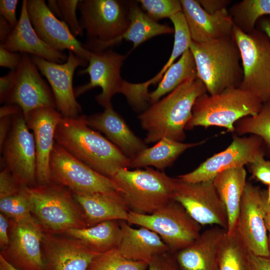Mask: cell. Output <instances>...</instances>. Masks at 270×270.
<instances>
[{
    "label": "cell",
    "mask_w": 270,
    "mask_h": 270,
    "mask_svg": "<svg viewBox=\"0 0 270 270\" xmlns=\"http://www.w3.org/2000/svg\"><path fill=\"white\" fill-rule=\"evenodd\" d=\"M54 140L74 157L110 178L118 170L129 168L130 160L110 141L90 127L86 116L62 117Z\"/></svg>",
    "instance_id": "obj_1"
},
{
    "label": "cell",
    "mask_w": 270,
    "mask_h": 270,
    "mask_svg": "<svg viewBox=\"0 0 270 270\" xmlns=\"http://www.w3.org/2000/svg\"><path fill=\"white\" fill-rule=\"evenodd\" d=\"M206 92L204 84L197 77L184 82L142 112L138 119L146 131L144 142H156L164 138L182 142L194 102Z\"/></svg>",
    "instance_id": "obj_2"
},
{
    "label": "cell",
    "mask_w": 270,
    "mask_h": 270,
    "mask_svg": "<svg viewBox=\"0 0 270 270\" xmlns=\"http://www.w3.org/2000/svg\"><path fill=\"white\" fill-rule=\"evenodd\" d=\"M73 195L84 211L88 227L104 221L128 220L130 210L117 191Z\"/></svg>",
    "instance_id": "obj_27"
},
{
    "label": "cell",
    "mask_w": 270,
    "mask_h": 270,
    "mask_svg": "<svg viewBox=\"0 0 270 270\" xmlns=\"http://www.w3.org/2000/svg\"><path fill=\"white\" fill-rule=\"evenodd\" d=\"M79 0H48V6L52 12L64 22L74 36H81L83 30L76 16Z\"/></svg>",
    "instance_id": "obj_38"
},
{
    "label": "cell",
    "mask_w": 270,
    "mask_h": 270,
    "mask_svg": "<svg viewBox=\"0 0 270 270\" xmlns=\"http://www.w3.org/2000/svg\"><path fill=\"white\" fill-rule=\"evenodd\" d=\"M248 165L254 178L264 184H270V160H266L263 158Z\"/></svg>",
    "instance_id": "obj_43"
},
{
    "label": "cell",
    "mask_w": 270,
    "mask_h": 270,
    "mask_svg": "<svg viewBox=\"0 0 270 270\" xmlns=\"http://www.w3.org/2000/svg\"><path fill=\"white\" fill-rule=\"evenodd\" d=\"M0 150L4 166L21 184L29 188L38 185L34 140L22 111L13 116L12 128Z\"/></svg>",
    "instance_id": "obj_12"
},
{
    "label": "cell",
    "mask_w": 270,
    "mask_h": 270,
    "mask_svg": "<svg viewBox=\"0 0 270 270\" xmlns=\"http://www.w3.org/2000/svg\"><path fill=\"white\" fill-rule=\"evenodd\" d=\"M190 50L195 61L197 76L208 94L239 87L243 70L240 52L233 34L206 42L192 40Z\"/></svg>",
    "instance_id": "obj_3"
},
{
    "label": "cell",
    "mask_w": 270,
    "mask_h": 270,
    "mask_svg": "<svg viewBox=\"0 0 270 270\" xmlns=\"http://www.w3.org/2000/svg\"><path fill=\"white\" fill-rule=\"evenodd\" d=\"M267 192L247 182L242 195L236 230L250 252L270 257L264 218Z\"/></svg>",
    "instance_id": "obj_16"
},
{
    "label": "cell",
    "mask_w": 270,
    "mask_h": 270,
    "mask_svg": "<svg viewBox=\"0 0 270 270\" xmlns=\"http://www.w3.org/2000/svg\"><path fill=\"white\" fill-rule=\"evenodd\" d=\"M228 12L234 26L248 32L256 28L260 17L270 14V0H242L233 4Z\"/></svg>",
    "instance_id": "obj_34"
},
{
    "label": "cell",
    "mask_w": 270,
    "mask_h": 270,
    "mask_svg": "<svg viewBox=\"0 0 270 270\" xmlns=\"http://www.w3.org/2000/svg\"><path fill=\"white\" fill-rule=\"evenodd\" d=\"M126 57V55L110 49L91 52L87 66L78 72L81 75L88 74L90 82L74 88L76 97L93 88L100 87L102 92L96 96V102L104 108L112 105V97L121 92L125 81L121 77L120 69Z\"/></svg>",
    "instance_id": "obj_15"
},
{
    "label": "cell",
    "mask_w": 270,
    "mask_h": 270,
    "mask_svg": "<svg viewBox=\"0 0 270 270\" xmlns=\"http://www.w3.org/2000/svg\"><path fill=\"white\" fill-rule=\"evenodd\" d=\"M202 140L196 142L184 143L168 138H162L155 145L146 148L130 160L129 168H140L154 166L160 171L170 166L186 150L200 145Z\"/></svg>",
    "instance_id": "obj_29"
},
{
    "label": "cell",
    "mask_w": 270,
    "mask_h": 270,
    "mask_svg": "<svg viewBox=\"0 0 270 270\" xmlns=\"http://www.w3.org/2000/svg\"><path fill=\"white\" fill-rule=\"evenodd\" d=\"M14 70H10L6 74L0 78V101L6 102L14 84Z\"/></svg>",
    "instance_id": "obj_46"
},
{
    "label": "cell",
    "mask_w": 270,
    "mask_h": 270,
    "mask_svg": "<svg viewBox=\"0 0 270 270\" xmlns=\"http://www.w3.org/2000/svg\"><path fill=\"white\" fill-rule=\"evenodd\" d=\"M12 28L2 16L0 18V42L2 44L11 33Z\"/></svg>",
    "instance_id": "obj_51"
},
{
    "label": "cell",
    "mask_w": 270,
    "mask_h": 270,
    "mask_svg": "<svg viewBox=\"0 0 270 270\" xmlns=\"http://www.w3.org/2000/svg\"><path fill=\"white\" fill-rule=\"evenodd\" d=\"M29 187L18 193L0 199V211L8 219L18 220L32 214V204Z\"/></svg>",
    "instance_id": "obj_37"
},
{
    "label": "cell",
    "mask_w": 270,
    "mask_h": 270,
    "mask_svg": "<svg viewBox=\"0 0 270 270\" xmlns=\"http://www.w3.org/2000/svg\"><path fill=\"white\" fill-rule=\"evenodd\" d=\"M263 144L262 138L255 135H234L225 150L207 158L192 172L177 178L190 182L213 180L224 170L244 167L264 158Z\"/></svg>",
    "instance_id": "obj_11"
},
{
    "label": "cell",
    "mask_w": 270,
    "mask_h": 270,
    "mask_svg": "<svg viewBox=\"0 0 270 270\" xmlns=\"http://www.w3.org/2000/svg\"><path fill=\"white\" fill-rule=\"evenodd\" d=\"M262 105L256 96L239 87L214 94L206 92L196 100L186 130L196 126H218L232 132L238 120L257 114Z\"/></svg>",
    "instance_id": "obj_5"
},
{
    "label": "cell",
    "mask_w": 270,
    "mask_h": 270,
    "mask_svg": "<svg viewBox=\"0 0 270 270\" xmlns=\"http://www.w3.org/2000/svg\"><path fill=\"white\" fill-rule=\"evenodd\" d=\"M120 222L122 238L118 249L124 257L148 264L155 256L170 251L160 237L152 230L142 226L134 228L124 220Z\"/></svg>",
    "instance_id": "obj_26"
},
{
    "label": "cell",
    "mask_w": 270,
    "mask_h": 270,
    "mask_svg": "<svg viewBox=\"0 0 270 270\" xmlns=\"http://www.w3.org/2000/svg\"><path fill=\"white\" fill-rule=\"evenodd\" d=\"M130 2L118 0H80L79 22L86 32L84 47L99 52L118 44L130 25Z\"/></svg>",
    "instance_id": "obj_6"
},
{
    "label": "cell",
    "mask_w": 270,
    "mask_h": 270,
    "mask_svg": "<svg viewBox=\"0 0 270 270\" xmlns=\"http://www.w3.org/2000/svg\"><path fill=\"white\" fill-rule=\"evenodd\" d=\"M244 167L229 169L218 174L212 180L227 212V234L236 232L244 192L246 184Z\"/></svg>",
    "instance_id": "obj_28"
},
{
    "label": "cell",
    "mask_w": 270,
    "mask_h": 270,
    "mask_svg": "<svg viewBox=\"0 0 270 270\" xmlns=\"http://www.w3.org/2000/svg\"><path fill=\"white\" fill-rule=\"evenodd\" d=\"M233 36L240 52L243 78L239 88L263 104L270 100V40L260 30L246 32L234 26Z\"/></svg>",
    "instance_id": "obj_8"
},
{
    "label": "cell",
    "mask_w": 270,
    "mask_h": 270,
    "mask_svg": "<svg viewBox=\"0 0 270 270\" xmlns=\"http://www.w3.org/2000/svg\"><path fill=\"white\" fill-rule=\"evenodd\" d=\"M250 270H270V257L250 253Z\"/></svg>",
    "instance_id": "obj_48"
},
{
    "label": "cell",
    "mask_w": 270,
    "mask_h": 270,
    "mask_svg": "<svg viewBox=\"0 0 270 270\" xmlns=\"http://www.w3.org/2000/svg\"><path fill=\"white\" fill-rule=\"evenodd\" d=\"M8 218L2 213H0V248L4 249L9 242Z\"/></svg>",
    "instance_id": "obj_49"
},
{
    "label": "cell",
    "mask_w": 270,
    "mask_h": 270,
    "mask_svg": "<svg viewBox=\"0 0 270 270\" xmlns=\"http://www.w3.org/2000/svg\"><path fill=\"white\" fill-rule=\"evenodd\" d=\"M190 40L186 36L182 34L174 35L171 54L164 67L156 76L151 79L145 82L135 84L136 89L142 95L148 96L149 86L160 81L168 70L174 63L176 60L180 56H181L187 50L190 48Z\"/></svg>",
    "instance_id": "obj_39"
},
{
    "label": "cell",
    "mask_w": 270,
    "mask_h": 270,
    "mask_svg": "<svg viewBox=\"0 0 270 270\" xmlns=\"http://www.w3.org/2000/svg\"><path fill=\"white\" fill-rule=\"evenodd\" d=\"M18 0H0V14L14 28L18 24V20L16 16V10Z\"/></svg>",
    "instance_id": "obj_44"
},
{
    "label": "cell",
    "mask_w": 270,
    "mask_h": 270,
    "mask_svg": "<svg viewBox=\"0 0 270 270\" xmlns=\"http://www.w3.org/2000/svg\"><path fill=\"white\" fill-rule=\"evenodd\" d=\"M130 25L118 40L130 41L136 48L146 40L157 36L174 33V28L160 24L144 12L136 2L130 1L129 10Z\"/></svg>",
    "instance_id": "obj_31"
},
{
    "label": "cell",
    "mask_w": 270,
    "mask_h": 270,
    "mask_svg": "<svg viewBox=\"0 0 270 270\" xmlns=\"http://www.w3.org/2000/svg\"><path fill=\"white\" fill-rule=\"evenodd\" d=\"M148 264L128 259L118 248L96 256L87 270H146Z\"/></svg>",
    "instance_id": "obj_36"
},
{
    "label": "cell",
    "mask_w": 270,
    "mask_h": 270,
    "mask_svg": "<svg viewBox=\"0 0 270 270\" xmlns=\"http://www.w3.org/2000/svg\"><path fill=\"white\" fill-rule=\"evenodd\" d=\"M266 232H268V249L270 252V214H266L264 218Z\"/></svg>",
    "instance_id": "obj_55"
},
{
    "label": "cell",
    "mask_w": 270,
    "mask_h": 270,
    "mask_svg": "<svg viewBox=\"0 0 270 270\" xmlns=\"http://www.w3.org/2000/svg\"><path fill=\"white\" fill-rule=\"evenodd\" d=\"M8 220L9 242L0 255L18 270H46L40 226L32 214L18 220Z\"/></svg>",
    "instance_id": "obj_14"
},
{
    "label": "cell",
    "mask_w": 270,
    "mask_h": 270,
    "mask_svg": "<svg viewBox=\"0 0 270 270\" xmlns=\"http://www.w3.org/2000/svg\"><path fill=\"white\" fill-rule=\"evenodd\" d=\"M250 252L236 230L226 234L218 258V270H250Z\"/></svg>",
    "instance_id": "obj_33"
},
{
    "label": "cell",
    "mask_w": 270,
    "mask_h": 270,
    "mask_svg": "<svg viewBox=\"0 0 270 270\" xmlns=\"http://www.w3.org/2000/svg\"><path fill=\"white\" fill-rule=\"evenodd\" d=\"M192 41L206 42L232 36L234 23L228 10L206 12L197 0H180Z\"/></svg>",
    "instance_id": "obj_22"
},
{
    "label": "cell",
    "mask_w": 270,
    "mask_h": 270,
    "mask_svg": "<svg viewBox=\"0 0 270 270\" xmlns=\"http://www.w3.org/2000/svg\"><path fill=\"white\" fill-rule=\"evenodd\" d=\"M51 180L73 194L117 191L114 182L80 161L55 142L50 162Z\"/></svg>",
    "instance_id": "obj_10"
},
{
    "label": "cell",
    "mask_w": 270,
    "mask_h": 270,
    "mask_svg": "<svg viewBox=\"0 0 270 270\" xmlns=\"http://www.w3.org/2000/svg\"><path fill=\"white\" fill-rule=\"evenodd\" d=\"M0 270H18L0 255Z\"/></svg>",
    "instance_id": "obj_54"
},
{
    "label": "cell",
    "mask_w": 270,
    "mask_h": 270,
    "mask_svg": "<svg viewBox=\"0 0 270 270\" xmlns=\"http://www.w3.org/2000/svg\"><path fill=\"white\" fill-rule=\"evenodd\" d=\"M146 14L153 20L170 18L182 12V4L178 0H140L138 1Z\"/></svg>",
    "instance_id": "obj_40"
},
{
    "label": "cell",
    "mask_w": 270,
    "mask_h": 270,
    "mask_svg": "<svg viewBox=\"0 0 270 270\" xmlns=\"http://www.w3.org/2000/svg\"><path fill=\"white\" fill-rule=\"evenodd\" d=\"M197 77L195 61L189 48L168 70L156 88L149 93V103H156L184 82Z\"/></svg>",
    "instance_id": "obj_32"
},
{
    "label": "cell",
    "mask_w": 270,
    "mask_h": 270,
    "mask_svg": "<svg viewBox=\"0 0 270 270\" xmlns=\"http://www.w3.org/2000/svg\"><path fill=\"white\" fill-rule=\"evenodd\" d=\"M22 60V54L10 52L0 46V66L15 70Z\"/></svg>",
    "instance_id": "obj_45"
},
{
    "label": "cell",
    "mask_w": 270,
    "mask_h": 270,
    "mask_svg": "<svg viewBox=\"0 0 270 270\" xmlns=\"http://www.w3.org/2000/svg\"><path fill=\"white\" fill-rule=\"evenodd\" d=\"M13 116L0 118V146L1 147L9 134L12 126Z\"/></svg>",
    "instance_id": "obj_50"
},
{
    "label": "cell",
    "mask_w": 270,
    "mask_h": 270,
    "mask_svg": "<svg viewBox=\"0 0 270 270\" xmlns=\"http://www.w3.org/2000/svg\"><path fill=\"white\" fill-rule=\"evenodd\" d=\"M202 7L208 12L212 14L227 9L232 2L228 0H197Z\"/></svg>",
    "instance_id": "obj_47"
},
{
    "label": "cell",
    "mask_w": 270,
    "mask_h": 270,
    "mask_svg": "<svg viewBox=\"0 0 270 270\" xmlns=\"http://www.w3.org/2000/svg\"><path fill=\"white\" fill-rule=\"evenodd\" d=\"M31 57L48 82L58 111L63 117L79 116L82 110L74 95L73 78L76 68L87 66L88 62L71 51H68V59L62 64L51 62L36 56Z\"/></svg>",
    "instance_id": "obj_18"
},
{
    "label": "cell",
    "mask_w": 270,
    "mask_h": 270,
    "mask_svg": "<svg viewBox=\"0 0 270 270\" xmlns=\"http://www.w3.org/2000/svg\"><path fill=\"white\" fill-rule=\"evenodd\" d=\"M86 120L90 127L104 133L130 160L148 148L146 143L132 132L112 105L102 112L86 116Z\"/></svg>",
    "instance_id": "obj_25"
},
{
    "label": "cell",
    "mask_w": 270,
    "mask_h": 270,
    "mask_svg": "<svg viewBox=\"0 0 270 270\" xmlns=\"http://www.w3.org/2000/svg\"><path fill=\"white\" fill-rule=\"evenodd\" d=\"M174 200L201 226L215 224L227 230L226 208L212 180L190 182L177 178Z\"/></svg>",
    "instance_id": "obj_13"
},
{
    "label": "cell",
    "mask_w": 270,
    "mask_h": 270,
    "mask_svg": "<svg viewBox=\"0 0 270 270\" xmlns=\"http://www.w3.org/2000/svg\"><path fill=\"white\" fill-rule=\"evenodd\" d=\"M146 270H181L174 254L166 252L155 256L148 264Z\"/></svg>",
    "instance_id": "obj_42"
},
{
    "label": "cell",
    "mask_w": 270,
    "mask_h": 270,
    "mask_svg": "<svg viewBox=\"0 0 270 270\" xmlns=\"http://www.w3.org/2000/svg\"><path fill=\"white\" fill-rule=\"evenodd\" d=\"M30 20L38 36L57 50H67L88 62L90 52L86 50L70 30L58 18L44 0H26Z\"/></svg>",
    "instance_id": "obj_19"
},
{
    "label": "cell",
    "mask_w": 270,
    "mask_h": 270,
    "mask_svg": "<svg viewBox=\"0 0 270 270\" xmlns=\"http://www.w3.org/2000/svg\"><path fill=\"white\" fill-rule=\"evenodd\" d=\"M27 186L21 184L6 166L0 172V199L16 194Z\"/></svg>",
    "instance_id": "obj_41"
},
{
    "label": "cell",
    "mask_w": 270,
    "mask_h": 270,
    "mask_svg": "<svg viewBox=\"0 0 270 270\" xmlns=\"http://www.w3.org/2000/svg\"><path fill=\"white\" fill-rule=\"evenodd\" d=\"M110 179L130 211L152 214L174 200L176 178L150 167L118 170Z\"/></svg>",
    "instance_id": "obj_4"
},
{
    "label": "cell",
    "mask_w": 270,
    "mask_h": 270,
    "mask_svg": "<svg viewBox=\"0 0 270 270\" xmlns=\"http://www.w3.org/2000/svg\"><path fill=\"white\" fill-rule=\"evenodd\" d=\"M42 251L46 270H87L99 254L76 238L44 232Z\"/></svg>",
    "instance_id": "obj_20"
},
{
    "label": "cell",
    "mask_w": 270,
    "mask_h": 270,
    "mask_svg": "<svg viewBox=\"0 0 270 270\" xmlns=\"http://www.w3.org/2000/svg\"><path fill=\"white\" fill-rule=\"evenodd\" d=\"M0 117L6 116H14L22 111L20 108L17 105L8 104L2 106L0 110Z\"/></svg>",
    "instance_id": "obj_52"
},
{
    "label": "cell",
    "mask_w": 270,
    "mask_h": 270,
    "mask_svg": "<svg viewBox=\"0 0 270 270\" xmlns=\"http://www.w3.org/2000/svg\"><path fill=\"white\" fill-rule=\"evenodd\" d=\"M0 46L12 52L31 54L58 64L66 62L68 58V54L51 47L38 36L30 20L26 0L22 2L18 24Z\"/></svg>",
    "instance_id": "obj_23"
},
{
    "label": "cell",
    "mask_w": 270,
    "mask_h": 270,
    "mask_svg": "<svg viewBox=\"0 0 270 270\" xmlns=\"http://www.w3.org/2000/svg\"><path fill=\"white\" fill-rule=\"evenodd\" d=\"M226 230L215 226L202 232L190 245L174 253L181 270H218V258Z\"/></svg>",
    "instance_id": "obj_24"
},
{
    "label": "cell",
    "mask_w": 270,
    "mask_h": 270,
    "mask_svg": "<svg viewBox=\"0 0 270 270\" xmlns=\"http://www.w3.org/2000/svg\"><path fill=\"white\" fill-rule=\"evenodd\" d=\"M234 128L238 136L250 134L259 136L270 152V100L263 104L257 114L238 120Z\"/></svg>",
    "instance_id": "obj_35"
},
{
    "label": "cell",
    "mask_w": 270,
    "mask_h": 270,
    "mask_svg": "<svg viewBox=\"0 0 270 270\" xmlns=\"http://www.w3.org/2000/svg\"><path fill=\"white\" fill-rule=\"evenodd\" d=\"M24 117L28 128L32 130L35 142L38 185L48 184L52 182L49 162L56 142V130L62 116L56 108H42Z\"/></svg>",
    "instance_id": "obj_21"
},
{
    "label": "cell",
    "mask_w": 270,
    "mask_h": 270,
    "mask_svg": "<svg viewBox=\"0 0 270 270\" xmlns=\"http://www.w3.org/2000/svg\"><path fill=\"white\" fill-rule=\"evenodd\" d=\"M62 234L78 240L91 251L100 254L118 248L122 229L120 220H111L91 227L70 229Z\"/></svg>",
    "instance_id": "obj_30"
},
{
    "label": "cell",
    "mask_w": 270,
    "mask_h": 270,
    "mask_svg": "<svg viewBox=\"0 0 270 270\" xmlns=\"http://www.w3.org/2000/svg\"><path fill=\"white\" fill-rule=\"evenodd\" d=\"M264 208H265L266 214H270V202H266V198L265 202Z\"/></svg>",
    "instance_id": "obj_56"
},
{
    "label": "cell",
    "mask_w": 270,
    "mask_h": 270,
    "mask_svg": "<svg viewBox=\"0 0 270 270\" xmlns=\"http://www.w3.org/2000/svg\"><path fill=\"white\" fill-rule=\"evenodd\" d=\"M28 190L32 214L44 232L62 234L70 229L88 227L82 207L66 187L52 181Z\"/></svg>",
    "instance_id": "obj_7"
},
{
    "label": "cell",
    "mask_w": 270,
    "mask_h": 270,
    "mask_svg": "<svg viewBox=\"0 0 270 270\" xmlns=\"http://www.w3.org/2000/svg\"><path fill=\"white\" fill-rule=\"evenodd\" d=\"M260 30L264 32L270 40V19H262L260 22Z\"/></svg>",
    "instance_id": "obj_53"
},
{
    "label": "cell",
    "mask_w": 270,
    "mask_h": 270,
    "mask_svg": "<svg viewBox=\"0 0 270 270\" xmlns=\"http://www.w3.org/2000/svg\"><path fill=\"white\" fill-rule=\"evenodd\" d=\"M268 186V190L267 192L266 202H270V184Z\"/></svg>",
    "instance_id": "obj_57"
},
{
    "label": "cell",
    "mask_w": 270,
    "mask_h": 270,
    "mask_svg": "<svg viewBox=\"0 0 270 270\" xmlns=\"http://www.w3.org/2000/svg\"><path fill=\"white\" fill-rule=\"evenodd\" d=\"M126 222L156 233L173 254L192 244L201 234L202 226L174 200L152 214L130 211Z\"/></svg>",
    "instance_id": "obj_9"
},
{
    "label": "cell",
    "mask_w": 270,
    "mask_h": 270,
    "mask_svg": "<svg viewBox=\"0 0 270 270\" xmlns=\"http://www.w3.org/2000/svg\"><path fill=\"white\" fill-rule=\"evenodd\" d=\"M40 72L32 57L22 54L12 88L5 102L18 106L24 116L37 108H56L52 90Z\"/></svg>",
    "instance_id": "obj_17"
}]
</instances>
